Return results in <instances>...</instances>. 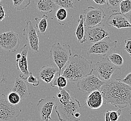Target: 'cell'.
Listing matches in <instances>:
<instances>
[{
  "label": "cell",
  "mask_w": 131,
  "mask_h": 121,
  "mask_svg": "<svg viewBox=\"0 0 131 121\" xmlns=\"http://www.w3.org/2000/svg\"><path fill=\"white\" fill-rule=\"evenodd\" d=\"M56 5L60 8H73L74 3L73 0H53Z\"/></svg>",
  "instance_id": "28"
},
{
  "label": "cell",
  "mask_w": 131,
  "mask_h": 121,
  "mask_svg": "<svg viewBox=\"0 0 131 121\" xmlns=\"http://www.w3.org/2000/svg\"><path fill=\"white\" fill-rule=\"evenodd\" d=\"M104 83L105 82L92 73L79 81L77 83V87L81 92L90 94L95 91H100Z\"/></svg>",
  "instance_id": "9"
},
{
  "label": "cell",
  "mask_w": 131,
  "mask_h": 121,
  "mask_svg": "<svg viewBox=\"0 0 131 121\" xmlns=\"http://www.w3.org/2000/svg\"><path fill=\"white\" fill-rule=\"evenodd\" d=\"M106 24L118 29L131 28V23L128 18L121 12H116L110 15L106 20Z\"/></svg>",
  "instance_id": "15"
},
{
  "label": "cell",
  "mask_w": 131,
  "mask_h": 121,
  "mask_svg": "<svg viewBox=\"0 0 131 121\" xmlns=\"http://www.w3.org/2000/svg\"><path fill=\"white\" fill-rule=\"evenodd\" d=\"M7 99L10 104L13 105H17L21 100L20 95L17 93L13 91H11L8 94Z\"/></svg>",
  "instance_id": "29"
},
{
  "label": "cell",
  "mask_w": 131,
  "mask_h": 121,
  "mask_svg": "<svg viewBox=\"0 0 131 121\" xmlns=\"http://www.w3.org/2000/svg\"><path fill=\"white\" fill-rule=\"evenodd\" d=\"M121 13L127 14L131 12V0H122L120 3Z\"/></svg>",
  "instance_id": "26"
},
{
  "label": "cell",
  "mask_w": 131,
  "mask_h": 121,
  "mask_svg": "<svg viewBox=\"0 0 131 121\" xmlns=\"http://www.w3.org/2000/svg\"><path fill=\"white\" fill-rule=\"evenodd\" d=\"M72 56L71 47L69 44H61L56 43L53 44L50 51L49 58L55 63L59 68V76Z\"/></svg>",
  "instance_id": "4"
},
{
  "label": "cell",
  "mask_w": 131,
  "mask_h": 121,
  "mask_svg": "<svg viewBox=\"0 0 131 121\" xmlns=\"http://www.w3.org/2000/svg\"><path fill=\"white\" fill-rule=\"evenodd\" d=\"M86 104L89 108L93 109L100 108L103 104V98L101 92L99 90L95 91L90 94Z\"/></svg>",
  "instance_id": "18"
},
{
  "label": "cell",
  "mask_w": 131,
  "mask_h": 121,
  "mask_svg": "<svg viewBox=\"0 0 131 121\" xmlns=\"http://www.w3.org/2000/svg\"><path fill=\"white\" fill-rule=\"evenodd\" d=\"M107 57L112 63L117 67H121L123 64V58L118 53H111Z\"/></svg>",
  "instance_id": "24"
},
{
  "label": "cell",
  "mask_w": 131,
  "mask_h": 121,
  "mask_svg": "<svg viewBox=\"0 0 131 121\" xmlns=\"http://www.w3.org/2000/svg\"><path fill=\"white\" fill-rule=\"evenodd\" d=\"M56 96L54 110L60 121H80V109L82 106L80 101L71 96L70 91L66 88H59Z\"/></svg>",
  "instance_id": "2"
},
{
  "label": "cell",
  "mask_w": 131,
  "mask_h": 121,
  "mask_svg": "<svg viewBox=\"0 0 131 121\" xmlns=\"http://www.w3.org/2000/svg\"><path fill=\"white\" fill-rule=\"evenodd\" d=\"M29 48L28 44H25L23 46L18 53L16 56L15 63L18 70L20 72L19 76L23 79L27 80L29 75L28 62V51Z\"/></svg>",
  "instance_id": "13"
},
{
  "label": "cell",
  "mask_w": 131,
  "mask_h": 121,
  "mask_svg": "<svg viewBox=\"0 0 131 121\" xmlns=\"http://www.w3.org/2000/svg\"><path fill=\"white\" fill-rule=\"evenodd\" d=\"M57 7L53 0H36L37 9L43 15L52 12Z\"/></svg>",
  "instance_id": "19"
},
{
  "label": "cell",
  "mask_w": 131,
  "mask_h": 121,
  "mask_svg": "<svg viewBox=\"0 0 131 121\" xmlns=\"http://www.w3.org/2000/svg\"><path fill=\"white\" fill-rule=\"evenodd\" d=\"M121 69V67L114 65L106 56L101 60L96 63L94 70L98 74L99 78L105 82L112 80L114 74Z\"/></svg>",
  "instance_id": "6"
},
{
  "label": "cell",
  "mask_w": 131,
  "mask_h": 121,
  "mask_svg": "<svg viewBox=\"0 0 131 121\" xmlns=\"http://www.w3.org/2000/svg\"><path fill=\"white\" fill-rule=\"evenodd\" d=\"M38 77H35L33 76V73L32 72H29V75L27 79V83L33 85L34 87H37L40 85V82L38 80Z\"/></svg>",
  "instance_id": "31"
},
{
  "label": "cell",
  "mask_w": 131,
  "mask_h": 121,
  "mask_svg": "<svg viewBox=\"0 0 131 121\" xmlns=\"http://www.w3.org/2000/svg\"><path fill=\"white\" fill-rule=\"evenodd\" d=\"M14 7L16 10H24L30 4L31 0H12Z\"/></svg>",
  "instance_id": "25"
},
{
  "label": "cell",
  "mask_w": 131,
  "mask_h": 121,
  "mask_svg": "<svg viewBox=\"0 0 131 121\" xmlns=\"http://www.w3.org/2000/svg\"><path fill=\"white\" fill-rule=\"evenodd\" d=\"M129 20H130V23H131V12L130 13V15H129Z\"/></svg>",
  "instance_id": "36"
},
{
  "label": "cell",
  "mask_w": 131,
  "mask_h": 121,
  "mask_svg": "<svg viewBox=\"0 0 131 121\" xmlns=\"http://www.w3.org/2000/svg\"><path fill=\"white\" fill-rule=\"evenodd\" d=\"M68 16L67 10L65 8H60L56 13V17L58 21L62 22L65 20Z\"/></svg>",
  "instance_id": "30"
},
{
  "label": "cell",
  "mask_w": 131,
  "mask_h": 121,
  "mask_svg": "<svg viewBox=\"0 0 131 121\" xmlns=\"http://www.w3.org/2000/svg\"></svg>",
  "instance_id": "39"
},
{
  "label": "cell",
  "mask_w": 131,
  "mask_h": 121,
  "mask_svg": "<svg viewBox=\"0 0 131 121\" xmlns=\"http://www.w3.org/2000/svg\"><path fill=\"white\" fill-rule=\"evenodd\" d=\"M23 35L27 41L29 49L34 53L39 52L40 41L36 30L30 20L26 21L25 28L23 30Z\"/></svg>",
  "instance_id": "11"
},
{
  "label": "cell",
  "mask_w": 131,
  "mask_h": 121,
  "mask_svg": "<svg viewBox=\"0 0 131 121\" xmlns=\"http://www.w3.org/2000/svg\"><path fill=\"white\" fill-rule=\"evenodd\" d=\"M3 1V0H0V2H1V1Z\"/></svg>",
  "instance_id": "38"
},
{
  "label": "cell",
  "mask_w": 131,
  "mask_h": 121,
  "mask_svg": "<svg viewBox=\"0 0 131 121\" xmlns=\"http://www.w3.org/2000/svg\"><path fill=\"white\" fill-rule=\"evenodd\" d=\"M48 16L46 15L43 14L41 18L38 17L35 18L36 23V27L37 28L38 32L42 35H45L46 32L48 28Z\"/></svg>",
  "instance_id": "21"
},
{
  "label": "cell",
  "mask_w": 131,
  "mask_h": 121,
  "mask_svg": "<svg viewBox=\"0 0 131 121\" xmlns=\"http://www.w3.org/2000/svg\"><path fill=\"white\" fill-rule=\"evenodd\" d=\"M121 114L122 110L120 108L116 111H107L105 114V121H118Z\"/></svg>",
  "instance_id": "23"
},
{
  "label": "cell",
  "mask_w": 131,
  "mask_h": 121,
  "mask_svg": "<svg viewBox=\"0 0 131 121\" xmlns=\"http://www.w3.org/2000/svg\"><path fill=\"white\" fill-rule=\"evenodd\" d=\"M56 102V97L54 96H47L38 101L36 107L42 121H49L52 119L51 114Z\"/></svg>",
  "instance_id": "12"
},
{
  "label": "cell",
  "mask_w": 131,
  "mask_h": 121,
  "mask_svg": "<svg viewBox=\"0 0 131 121\" xmlns=\"http://www.w3.org/2000/svg\"><path fill=\"white\" fill-rule=\"evenodd\" d=\"M21 111L18 104H10L4 94H0V121H16Z\"/></svg>",
  "instance_id": "5"
},
{
  "label": "cell",
  "mask_w": 131,
  "mask_h": 121,
  "mask_svg": "<svg viewBox=\"0 0 131 121\" xmlns=\"http://www.w3.org/2000/svg\"><path fill=\"white\" fill-rule=\"evenodd\" d=\"M78 22L79 23L76 29L74 35L80 43H85L86 42V38L84 22V16L83 15H80Z\"/></svg>",
  "instance_id": "20"
},
{
  "label": "cell",
  "mask_w": 131,
  "mask_h": 121,
  "mask_svg": "<svg viewBox=\"0 0 131 121\" xmlns=\"http://www.w3.org/2000/svg\"><path fill=\"white\" fill-rule=\"evenodd\" d=\"M68 81L65 77L61 75L59 76V74H58L50 83V84L52 88L56 86L58 87L59 88H65L68 84Z\"/></svg>",
  "instance_id": "22"
},
{
  "label": "cell",
  "mask_w": 131,
  "mask_h": 121,
  "mask_svg": "<svg viewBox=\"0 0 131 121\" xmlns=\"http://www.w3.org/2000/svg\"><path fill=\"white\" fill-rule=\"evenodd\" d=\"M78 2H79V1H81V0H77Z\"/></svg>",
  "instance_id": "37"
},
{
  "label": "cell",
  "mask_w": 131,
  "mask_h": 121,
  "mask_svg": "<svg viewBox=\"0 0 131 121\" xmlns=\"http://www.w3.org/2000/svg\"><path fill=\"white\" fill-rule=\"evenodd\" d=\"M120 80L123 82V83H125L127 85L131 87V72L128 74L125 78L122 79H120Z\"/></svg>",
  "instance_id": "33"
},
{
  "label": "cell",
  "mask_w": 131,
  "mask_h": 121,
  "mask_svg": "<svg viewBox=\"0 0 131 121\" xmlns=\"http://www.w3.org/2000/svg\"><path fill=\"white\" fill-rule=\"evenodd\" d=\"M11 91L15 92L20 96L21 100L26 98L29 95L28 88L26 80L18 77L16 78Z\"/></svg>",
  "instance_id": "17"
},
{
  "label": "cell",
  "mask_w": 131,
  "mask_h": 121,
  "mask_svg": "<svg viewBox=\"0 0 131 121\" xmlns=\"http://www.w3.org/2000/svg\"><path fill=\"white\" fill-rule=\"evenodd\" d=\"M97 5L106 4V0H93Z\"/></svg>",
  "instance_id": "35"
},
{
  "label": "cell",
  "mask_w": 131,
  "mask_h": 121,
  "mask_svg": "<svg viewBox=\"0 0 131 121\" xmlns=\"http://www.w3.org/2000/svg\"><path fill=\"white\" fill-rule=\"evenodd\" d=\"M109 32L105 25L96 26L88 28L86 31V43H94L108 37Z\"/></svg>",
  "instance_id": "14"
},
{
  "label": "cell",
  "mask_w": 131,
  "mask_h": 121,
  "mask_svg": "<svg viewBox=\"0 0 131 121\" xmlns=\"http://www.w3.org/2000/svg\"><path fill=\"white\" fill-rule=\"evenodd\" d=\"M103 104H110L123 109L131 105V87L120 79H112L105 82L100 90Z\"/></svg>",
  "instance_id": "1"
},
{
  "label": "cell",
  "mask_w": 131,
  "mask_h": 121,
  "mask_svg": "<svg viewBox=\"0 0 131 121\" xmlns=\"http://www.w3.org/2000/svg\"><path fill=\"white\" fill-rule=\"evenodd\" d=\"M59 68L52 65L43 66L40 69L38 73V78L45 83H50L59 74Z\"/></svg>",
  "instance_id": "16"
},
{
  "label": "cell",
  "mask_w": 131,
  "mask_h": 121,
  "mask_svg": "<svg viewBox=\"0 0 131 121\" xmlns=\"http://www.w3.org/2000/svg\"><path fill=\"white\" fill-rule=\"evenodd\" d=\"M20 44V40L17 33L12 31L0 34V48L9 52L16 51Z\"/></svg>",
  "instance_id": "10"
},
{
  "label": "cell",
  "mask_w": 131,
  "mask_h": 121,
  "mask_svg": "<svg viewBox=\"0 0 131 121\" xmlns=\"http://www.w3.org/2000/svg\"><path fill=\"white\" fill-rule=\"evenodd\" d=\"M125 45L124 47V50L126 52L129 54L131 57V39L129 38L125 40Z\"/></svg>",
  "instance_id": "32"
},
{
  "label": "cell",
  "mask_w": 131,
  "mask_h": 121,
  "mask_svg": "<svg viewBox=\"0 0 131 121\" xmlns=\"http://www.w3.org/2000/svg\"><path fill=\"white\" fill-rule=\"evenodd\" d=\"M85 27L91 28L102 24L106 14L102 8L89 6L83 11Z\"/></svg>",
  "instance_id": "7"
},
{
  "label": "cell",
  "mask_w": 131,
  "mask_h": 121,
  "mask_svg": "<svg viewBox=\"0 0 131 121\" xmlns=\"http://www.w3.org/2000/svg\"><path fill=\"white\" fill-rule=\"evenodd\" d=\"M92 62L82 56L75 54L71 57L61 71V75L71 83H77L82 78L93 73Z\"/></svg>",
  "instance_id": "3"
},
{
  "label": "cell",
  "mask_w": 131,
  "mask_h": 121,
  "mask_svg": "<svg viewBox=\"0 0 131 121\" xmlns=\"http://www.w3.org/2000/svg\"><path fill=\"white\" fill-rule=\"evenodd\" d=\"M6 17V14L4 8L2 4H0V23L3 21Z\"/></svg>",
  "instance_id": "34"
},
{
  "label": "cell",
  "mask_w": 131,
  "mask_h": 121,
  "mask_svg": "<svg viewBox=\"0 0 131 121\" xmlns=\"http://www.w3.org/2000/svg\"><path fill=\"white\" fill-rule=\"evenodd\" d=\"M117 41H113L108 37L94 43L88 48L87 54L106 56L109 52L117 47Z\"/></svg>",
  "instance_id": "8"
},
{
  "label": "cell",
  "mask_w": 131,
  "mask_h": 121,
  "mask_svg": "<svg viewBox=\"0 0 131 121\" xmlns=\"http://www.w3.org/2000/svg\"><path fill=\"white\" fill-rule=\"evenodd\" d=\"M122 0H106L107 8L113 12H118L120 10L119 6Z\"/></svg>",
  "instance_id": "27"
}]
</instances>
